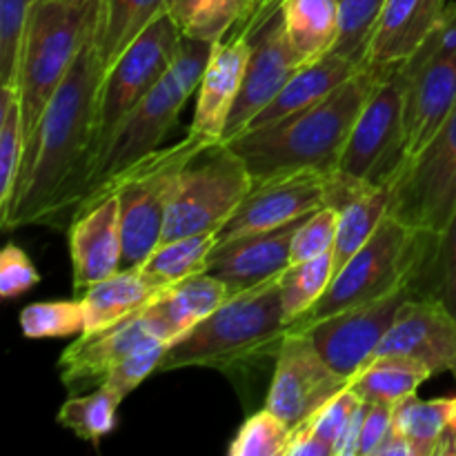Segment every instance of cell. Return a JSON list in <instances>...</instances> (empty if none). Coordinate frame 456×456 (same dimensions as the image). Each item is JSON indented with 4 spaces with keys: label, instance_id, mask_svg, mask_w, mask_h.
Returning a JSON list of instances; mask_svg holds the SVG:
<instances>
[{
    "label": "cell",
    "instance_id": "cell-1",
    "mask_svg": "<svg viewBox=\"0 0 456 456\" xmlns=\"http://www.w3.org/2000/svg\"><path fill=\"white\" fill-rule=\"evenodd\" d=\"M102 76L92 36L49 101L27 145L12 205L0 216L4 230L53 223L62 214L71 216L92 167Z\"/></svg>",
    "mask_w": 456,
    "mask_h": 456
},
{
    "label": "cell",
    "instance_id": "cell-2",
    "mask_svg": "<svg viewBox=\"0 0 456 456\" xmlns=\"http://www.w3.org/2000/svg\"><path fill=\"white\" fill-rule=\"evenodd\" d=\"M392 71L361 67L323 101L274 123L248 129L227 145L245 160L254 181L301 169L334 172L365 101Z\"/></svg>",
    "mask_w": 456,
    "mask_h": 456
},
{
    "label": "cell",
    "instance_id": "cell-3",
    "mask_svg": "<svg viewBox=\"0 0 456 456\" xmlns=\"http://www.w3.org/2000/svg\"><path fill=\"white\" fill-rule=\"evenodd\" d=\"M279 279L227 298L214 314L183 334L165 352L159 372L185 368L234 370L279 352L288 334Z\"/></svg>",
    "mask_w": 456,
    "mask_h": 456
},
{
    "label": "cell",
    "instance_id": "cell-4",
    "mask_svg": "<svg viewBox=\"0 0 456 456\" xmlns=\"http://www.w3.org/2000/svg\"><path fill=\"white\" fill-rule=\"evenodd\" d=\"M214 45L216 43L183 34L174 65L114 129L105 150L89 172L76 208L85 203L89 196L96 194L98 190L110 185L129 167L160 150L165 136L178 123V116H181L185 102L199 89L205 67L212 58Z\"/></svg>",
    "mask_w": 456,
    "mask_h": 456
},
{
    "label": "cell",
    "instance_id": "cell-5",
    "mask_svg": "<svg viewBox=\"0 0 456 456\" xmlns=\"http://www.w3.org/2000/svg\"><path fill=\"white\" fill-rule=\"evenodd\" d=\"M98 9L101 0H38L31 7L13 85L20 98L27 145L80 49L96 31Z\"/></svg>",
    "mask_w": 456,
    "mask_h": 456
},
{
    "label": "cell",
    "instance_id": "cell-6",
    "mask_svg": "<svg viewBox=\"0 0 456 456\" xmlns=\"http://www.w3.org/2000/svg\"><path fill=\"white\" fill-rule=\"evenodd\" d=\"M209 145L214 142L190 129L181 142L154 151L89 196L71 216L87 212L107 196H116L123 236V267H141L163 240L169 203L183 167Z\"/></svg>",
    "mask_w": 456,
    "mask_h": 456
},
{
    "label": "cell",
    "instance_id": "cell-7",
    "mask_svg": "<svg viewBox=\"0 0 456 456\" xmlns=\"http://www.w3.org/2000/svg\"><path fill=\"white\" fill-rule=\"evenodd\" d=\"M252 185L254 178L248 165L227 142L205 147L178 176L160 243L218 232Z\"/></svg>",
    "mask_w": 456,
    "mask_h": 456
},
{
    "label": "cell",
    "instance_id": "cell-8",
    "mask_svg": "<svg viewBox=\"0 0 456 456\" xmlns=\"http://www.w3.org/2000/svg\"><path fill=\"white\" fill-rule=\"evenodd\" d=\"M181 38L183 29L176 25L172 13L165 12L125 49L123 56L102 76L101 94H98L96 145H94L92 167L125 116L154 89V85L174 65Z\"/></svg>",
    "mask_w": 456,
    "mask_h": 456
},
{
    "label": "cell",
    "instance_id": "cell-9",
    "mask_svg": "<svg viewBox=\"0 0 456 456\" xmlns=\"http://www.w3.org/2000/svg\"><path fill=\"white\" fill-rule=\"evenodd\" d=\"M387 187L390 216L412 230L444 234L456 214V105L426 150L403 160Z\"/></svg>",
    "mask_w": 456,
    "mask_h": 456
},
{
    "label": "cell",
    "instance_id": "cell-10",
    "mask_svg": "<svg viewBox=\"0 0 456 456\" xmlns=\"http://www.w3.org/2000/svg\"><path fill=\"white\" fill-rule=\"evenodd\" d=\"M243 25L249 38V61L243 89L227 120L223 142L243 134L249 123L274 101L285 83L305 65L289 40L281 0H265L254 7Z\"/></svg>",
    "mask_w": 456,
    "mask_h": 456
},
{
    "label": "cell",
    "instance_id": "cell-11",
    "mask_svg": "<svg viewBox=\"0 0 456 456\" xmlns=\"http://www.w3.org/2000/svg\"><path fill=\"white\" fill-rule=\"evenodd\" d=\"M403 105L405 76L396 67L365 101L343 150L341 172L377 185H390L405 160Z\"/></svg>",
    "mask_w": 456,
    "mask_h": 456
},
{
    "label": "cell",
    "instance_id": "cell-12",
    "mask_svg": "<svg viewBox=\"0 0 456 456\" xmlns=\"http://www.w3.org/2000/svg\"><path fill=\"white\" fill-rule=\"evenodd\" d=\"M350 387L312 341L307 330H288L276 352L274 377L265 408L272 410L289 430L310 421L328 401Z\"/></svg>",
    "mask_w": 456,
    "mask_h": 456
},
{
    "label": "cell",
    "instance_id": "cell-13",
    "mask_svg": "<svg viewBox=\"0 0 456 456\" xmlns=\"http://www.w3.org/2000/svg\"><path fill=\"white\" fill-rule=\"evenodd\" d=\"M419 297L414 285H403L377 301L350 307L307 328L323 359L341 377L350 379L377 354L379 346L395 325L405 301Z\"/></svg>",
    "mask_w": 456,
    "mask_h": 456
},
{
    "label": "cell",
    "instance_id": "cell-14",
    "mask_svg": "<svg viewBox=\"0 0 456 456\" xmlns=\"http://www.w3.org/2000/svg\"><path fill=\"white\" fill-rule=\"evenodd\" d=\"M325 176L321 169L276 174L254 181L230 221L218 230V243L270 232L325 208Z\"/></svg>",
    "mask_w": 456,
    "mask_h": 456
},
{
    "label": "cell",
    "instance_id": "cell-15",
    "mask_svg": "<svg viewBox=\"0 0 456 456\" xmlns=\"http://www.w3.org/2000/svg\"><path fill=\"white\" fill-rule=\"evenodd\" d=\"M379 354L410 356L432 374H452L456 381V314L436 297L410 298L374 356Z\"/></svg>",
    "mask_w": 456,
    "mask_h": 456
},
{
    "label": "cell",
    "instance_id": "cell-16",
    "mask_svg": "<svg viewBox=\"0 0 456 456\" xmlns=\"http://www.w3.org/2000/svg\"><path fill=\"white\" fill-rule=\"evenodd\" d=\"M303 218L276 230L216 243L208 258V272L225 283L232 297L279 279L289 267L292 240Z\"/></svg>",
    "mask_w": 456,
    "mask_h": 456
},
{
    "label": "cell",
    "instance_id": "cell-17",
    "mask_svg": "<svg viewBox=\"0 0 456 456\" xmlns=\"http://www.w3.org/2000/svg\"><path fill=\"white\" fill-rule=\"evenodd\" d=\"M405 76V160L417 159L456 105V56L430 58L417 67H399Z\"/></svg>",
    "mask_w": 456,
    "mask_h": 456
},
{
    "label": "cell",
    "instance_id": "cell-18",
    "mask_svg": "<svg viewBox=\"0 0 456 456\" xmlns=\"http://www.w3.org/2000/svg\"><path fill=\"white\" fill-rule=\"evenodd\" d=\"M236 27L239 31L234 34L230 31L225 38L214 45L212 58L205 67L199 85V96H196L194 120H191L190 129L212 142H223L227 120L239 101L245 69H248V29L243 22H239Z\"/></svg>",
    "mask_w": 456,
    "mask_h": 456
},
{
    "label": "cell",
    "instance_id": "cell-19",
    "mask_svg": "<svg viewBox=\"0 0 456 456\" xmlns=\"http://www.w3.org/2000/svg\"><path fill=\"white\" fill-rule=\"evenodd\" d=\"M69 254L76 289H87L123 267L118 199L107 196L87 212L74 216L69 227Z\"/></svg>",
    "mask_w": 456,
    "mask_h": 456
},
{
    "label": "cell",
    "instance_id": "cell-20",
    "mask_svg": "<svg viewBox=\"0 0 456 456\" xmlns=\"http://www.w3.org/2000/svg\"><path fill=\"white\" fill-rule=\"evenodd\" d=\"M445 0H387L361 67L392 71L419 52L439 25Z\"/></svg>",
    "mask_w": 456,
    "mask_h": 456
},
{
    "label": "cell",
    "instance_id": "cell-21",
    "mask_svg": "<svg viewBox=\"0 0 456 456\" xmlns=\"http://www.w3.org/2000/svg\"><path fill=\"white\" fill-rule=\"evenodd\" d=\"M150 337H156V334L147 321L145 310L127 316L111 328L83 332L62 352L61 361H58L62 383L69 390H76L89 381L101 386L107 372Z\"/></svg>",
    "mask_w": 456,
    "mask_h": 456
},
{
    "label": "cell",
    "instance_id": "cell-22",
    "mask_svg": "<svg viewBox=\"0 0 456 456\" xmlns=\"http://www.w3.org/2000/svg\"><path fill=\"white\" fill-rule=\"evenodd\" d=\"M230 289L209 272L190 276L174 283L145 310L147 321L156 337L172 346L176 338L190 332L194 325L208 319L230 298Z\"/></svg>",
    "mask_w": 456,
    "mask_h": 456
},
{
    "label": "cell",
    "instance_id": "cell-23",
    "mask_svg": "<svg viewBox=\"0 0 456 456\" xmlns=\"http://www.w3.org/2000/svg\"><path fill=\"white\" fill-rule=\"evenodd\" d=\"M167 288L156 283L141 267H123L83 294L85 332L111 328L127 316L147 310Z\"/></svg>",
    "mask_w": 456,
    "mask_h": 456
},
{
    "label": "cell",
    "instance_id": "cell-24",
    "mask_svg": "<svg viewBox=\"0 0 456 456\" xmlns=\"http://www.w3.org/2000/svg\"><path fill=\"white\" fill-rule=\"evenodd\" d=\"M359 69L361 67L356 65V62H352L350 58L341 56V53L337 52H330L325 53V56L316 58V61L305 62V65L285 83V87L276 94L274 101L249 123L248 129L274 123V120L285 118V116L289 114H297V111L323 101V98L330 96L334 89L341 87L343 83H347ZM248 129H245V132H248Z\"/></svg>",
    "mask_w": 456,
    "mask_h": 456
},
{
    "label": "cell",
    "instance_id": "cell-25",
    "mask_svg": "<svg viewBox=\"0 0 456 456\" xmlns=\"http://www.w3.org/2000/svg\"><path fill=\"white\" fill-rule=\"evenodd\" d=\"M169 3L172 0H101L94 40L102 74L156 18L169 12Z\"/></svg>",
    "mask_w": 456,
    "mask_h": 456
},
{
    "label": "cell",
    "instance_id": "cell-26",
    "mask_svg": "<svg viewBox=\"0 0 456 456\" xmlns=\"http://www.w3.org/2000/svg\"><path fill=\"white\" fill-rule=\"evenodd\" d=\"M430 377L435 374L421 361L403 354H379L352 377L350 387L368 403L396 405L405 396L417 395Z\"/></svg>",
    "mask_w": 456,
    "mask_h": 456
},
{
    "label": "cell",
    "instance_id": "cell-27",
    "mask_svg": "<svg viewBox=\"0 0 456 456\" xmlns=\"http://www.w3.org/2000/svg\"><path fill=\"white\" fill-rule=\"evenodd\" d=\"M289 40L303 62H312L334 49L341 31L338 0H281Z\"/></svg>",
    "mask_w": 456,
    "mask_h": 456
},
{
    "label": "cell",
    "instance_id": "cell-28",
    "mask_svg": "<svg viewBox=\"0 0 456 456\" xmlns=\"http://www.w3.org/2000/svg\"><path fill=\"white\" fill-rule=\"evenodd\" d=\"M337 214L338 227L332 249L334 274L372 239L374 232L387 218V214H390V187H370L368 191L338 208Z\"/></svg>",
    "mask_w": 456,
    "mask_h": 456
},
{
    "label": "cell",
    "instance_id": "cell-29",
    "mask_svg": "<svg viewBox=\"0 0 456 456\" xmlns=\"http://www.w3.org/2000/svg\"><path fill=\"white\" fill-rule=\"evenodd\" d=\"M216 243L218 232H203V234L165 240L150 254L141 270L159 285L169 288V285L181 283L190 276L208 272V258Z\"/></svg>",
    "mask_w": 456,
    "mask_h": 456
},
{
    "label": "cell",
    "instance_id": "cell-30",
    "mask_svg": "<svg viewBox=\"0 0 456 456\" xmlns=\"http://www.w3.org/2000/svg\"><path fill=\"white\" fill-rule=\"evenodd\" d=\"M25 151L20 98L16 87H0V216H4L12 205Z\"/></svg>",
    "mask_w": 456,
    "mask_h": 456
},
{
    "label": "cell",
    "instance_id": "cell-31",
    "mask_svg": "<svg viewBox=\"0 0 456 456\" xmlns=\"http://www.w3.org/2000/svg\"><path fill=\"white\" fill-rule=\"evenodd\" d=\"M332 279V252L321 254V256L310 258L305 263H298V265H289L279 276L281 303H283L285 319H288L289 325L301 319L303 314H307L319 303V298L330 288Z\"/></svg>",
    "mask_w": 456,
    "mask_h": 456
},
{
    "label": "cell",
    "instance_id": "cell-32",
    "mask_svg": "<svg viewBox=\"0 0 456 456\" xmlns=\"http://www.w3.org/2000/svg\"><path fill=\"white\" fill-rule=\"evenodd\" d=\"M454 408L450 399L423 401L417 395L405 396L395 405V428L410 441L417 456H435V448Z\"/></svg>",
    "mask_w": 456,
    "mask_h": 456
},
{
    "label": "cell",
    "instance_id": "cell-33",
    "mask_svg": "<svg viewBox=\"0 0 456 456\" xmlns=\"http://www.w3.org/2000/svg\"><path fill=\"white\" fill-rule=\"evenodd\" d=\"M120 396L105 386L83 396H69L58 412V423L74 432L78 439L98 445L102 436L110 435L116 426V410Z\"/></svg>",
    "mask_w": 456,
    "mask_h": 456
},
{
    "label": "cell",
    "instance_id": "cell-34",
    "mask_svg": "<svg viewBox=\"0 0 456 456\" xmlns=\"http://www.w3.org/2000/svg\"><path fill=\"white\" fill-rule=\"evenodd\" d=\"M341 3V31L332 52L363 65L374 27L387 0H338Z\"/></svg>",
    "mask_w": 456,
    "mask_h": 456
},
{
    "label": "cell",
    "instance_id": "cell-35",
    "mask_svg": "<svg viewBox=\"0 0 456 456\" xmlns=\"http://www.w3.org/2000/svg\"><path fill=\"white\" fill-rule=\"evenodd\" d=\"M27 338H65L85 332L83 301H47L27 305L20 314Z\"/></svg>",
    "mask_w": 456,
    "mask_h": 456
},
{
    "label": "cell",
    "instance_id": "cell-36",
    "mask_svg": "<svg viewBox=\"0 0 456 456\" xmlns=\"http://www.w3.org/2000/svg\"><path fill=\"white\" fill-rule=\"evenodd\" d=\"M292 430L272 410L254 412L227 448L230 456H285Z\"/></svg>",
    "mask_w": 456,
    "mask_h": 456
},
{
    "label": "cell",
    "instance_id": "cell-37",
    "mask_svg": "<svg viewBox=\"0 0 456 456\" xmlns=\"http://www.w3.org/2000/svg\"><path fill=\"white\" fill-rule=\"evenodd\" d=\"M169 343L160 337H150L141 343V346L134 347L118 365L107 372V377L102 379L101 386L114 390L120 399H125L127 395H132L151 372H159V365L163 361L165 352H167Z\"/></svg>",
    "mask_w": 456,
    "mask_h": 456
},
{
    "label": "cell",
    "instance_id": "cell-38",
    "mask_svg": "<svg viewBox=\"0 0 456 456\" xmlns=\"http://www.w3.org/2000/svg\"><path fill=\"white\" fill-rule=\"evenodd\" d=\"M38 0H0V87H13L27 18Z\"/></svg>",
    "mask_w": 456,
    "mask_h": 456
},
{
    "label": "cell",
    "instance_id": "cell-39",
    "mask_svg": "<svg viewBox=\"0 0 456 456\" xmlns=\"http://www.w3.org/2000/svg\"><path fill=\"white\" fill-rule=\"evenodd\" d=\"M338 214L332 208H319L316 212L307 214L298 225L289 252V265H298L310 258L321 256L334 249L337 240Z\"/></svg>",
    "mask_w": 456,
    "mask_h": 456
},
{
    "label": "cell",
    "instance_id": "cell-40",
    "mask_svg": "<svg viewBox=\"0 0 456 456\" xmlns=\"http://www.w3.org/2000/svg\"><path fill=\"white\" fill-rule=\"evenodd\" d=\"M252 12V0H205L185 36L218 43Z\"/></svg>",
    "mask_w": 456,
    "mask_h": 456
},
{
    "label": "cell",
    "instance_id": "cell-41",
    "mask_svg": "<svg viewBox=\"0 0 456 456\" xmlns=\"http://www.w3.org/2000/svg\"><path fill=\"white\" fill-rule=\"evenodd\" d=\"M361 403H363V399H361L352 387H346L341 395H337L332 401H328V403H325L310 421L303 423V426L310 428V430L314 432L334 454L343 432H346L347 423H350L352 414H354V410L359 408Z\"/></svg>",
    "mask_w": 456,
    "mask_h": 456
},
{
    "label": "cell",
    "instance_id": "cell-42",
    "mask_svg": "<svg viewBox=\"0 0 456 456\" xmlns=\"http://www.w3.org/2000/svg\"><path fill=\"white\" fill-rule=\"evenodd\" d=\"M432 297L441 298L456 314V214L439 236L435 270H432Z\"/></svg>",
    "mask_w": 456,
    "mask_h": 456
},
{
    "label": "cell",
    "instance_id": "cell-43",
    "mask_svg": "<svg viewBox=\"0 0 456 456\" xmlns=\"http://www.w3.org/2000/svg\"><path fill=\"white\" fill-rule=\"evenodd\" d=\"M38 281L40 274L29 256L18 245H4L0 254V294L4 298H16L29 292L34 285H38Z\"/></svg>",
    "mask_w": 456,
    "mask_h": 456
},
{
    "label": "cell",
    "instance_id": "cell-44",
    "mask_svg": "<svg viewBox=\"0 0 456 456\" xmlns=\"http://www.w3.org/2000/svg\"><path fill=\"white\" fill-rule=\"evenodd\" d=\"M395 428V405L368 403V414L361 432L359 456H377L379 448Z\"/></svg>",
    "mask_w": 456,
    "mask_h": 456
},
{
    "label": "cell",
    "instance_id": "cell-45",
    "mask_svg": "<svg viewBox=\"0 0 456 456\" xmlns=\"http://www.w3.org/2000/svg\"><path fill=\"white\" fill-rule=\"evenodd\" d=\"M285 456H334L332 450L314 435L307 426H298L292 430Z\"/></svg>",
    "mask_w": 456,
    "mask_h": 456
},
{
    "label": "cell",
    "instance_id": "cell-46",
    "mask_svg": "<svg viewBox=\"0 0 456 456\" xmlns=\"http://www.w3.org/2000/svg\"><path fill=\"white\" fill-rule=\"evenodd\" d=\"M365 414H368V401H363V403L354 410L346 432H343L341 441H338L337 450H334V456H359L361 432H363Z\"/></svg>",
    "mask_w": 456,
    "mask_h": 456
},
{
    "label": "cell",
    "instance_id": "cell-47",
    "mask_svg": "<svg viewBox=\"0 0 456 456\" xmlns=\"http://www.w3.org/2000/svg\"><path fill=\"white\" fill-rule=\"evenodd\" d=\"M203 3L205 0H172V3H169V13H172L176 25L183 29V34H185L187 27L191 25V20H194V16L199 13V9L203 7Z\"/></svg>",
    "mask_w": 456,
    "mask_h": 456
},
{
    "label": "cell",
    "instance_id": "cell-48",
    "mask_svg": "<svg viewBox=\"0 0 456 456\" xmlns=\"http://www.w3.org/2000/svg\"><path fill=\"white\" fill-rule=\"evenodd\" d=\"M377 456H417V454H414V448L410 445V441L405 439L396 428H392L387 439L383 441V445L379 448Z\"/></svg>",
    "mask_w": 456,
    "mask_h": 456
},
{
    "label": "cell",
    "instance_id": "cell-49",
    "mask_svg": "<svg viewBox=\"0 0 456 456\" xmlns=\"http://www.w3.org/2000/svg\"><path fill=\"white\" fill-rule=\"evenodd\" d=\"M263 3H265V0H252V9L258 7V4H263Z\"/></svg>",
    "mask_w": 456,
    "mask_h": 456
}]
</instances>
